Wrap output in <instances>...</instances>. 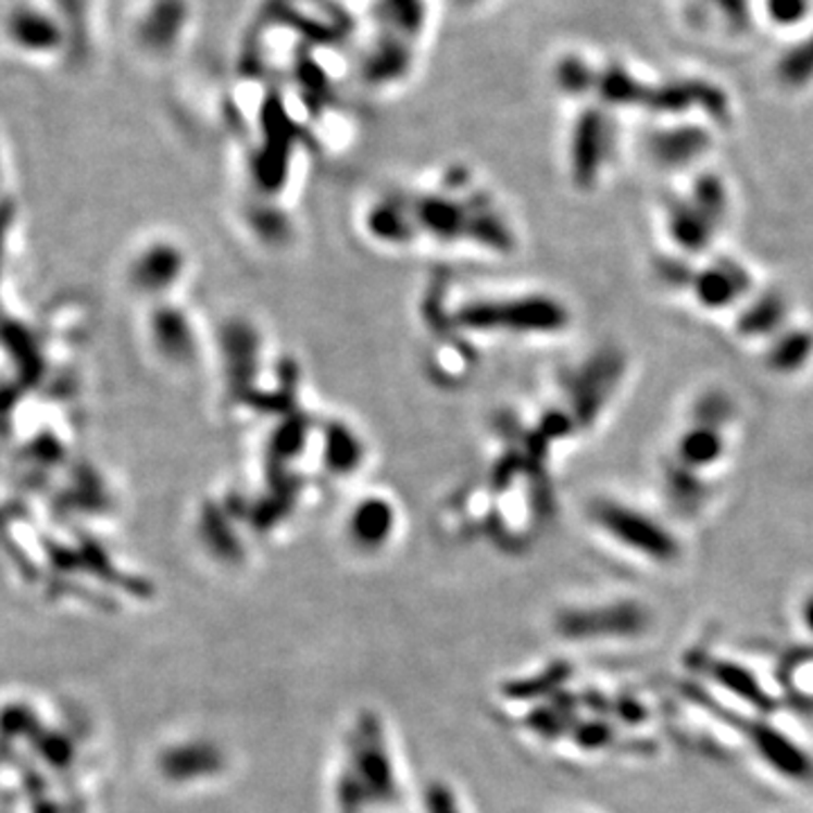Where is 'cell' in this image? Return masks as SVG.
<instances>
[{
  "label": "cell",
  "mask_w": 813,
  "mask_h": 813,
  "mask_svg": "<svg viewBox=\"0 0 813 813\" xmlns=\"http://www.w3.org/2000/svg\"><path fill=\"white\" fill-rule=\"evenodd\" d=\"M5 41L27 60H52L66 46V25L48 0H21L3 23Z\"/></svg>",
  "instance_id": "obj_1"
},
{
  "label": "cell",
  "mask_w": 813,
  "mask_h": 813,
  "mask_svg": "<svg viewBox=\"0 0 813 813\" xmlns=\"http://www.w3.org/2000/svg\"><path fill=\"white\" fill-rule=\"evenodd\" d=\"M811 68H813V41L802 46L798 50V54L793 52L787 62H784V75H789L793 82L798 79H804L806 75H811Z\"/></svg>",
  "instance_id": "obj_2"
},
{
  "label": "cell",
  "mask_w": 813,
  "mask_h": 813,
  "mask_svg": "<svg viewBox=\"0 0 813 813\" xmlns=\"http://www.w3.org/2000/svg\"><path fill=\"white\" fill-rule=\"evenodd\" d=\"M768 10L775 21L793 23L800 21V16L804 14L806 0H768Z\"/></svg>",
  "instance_id": "obj_3"
},
{
  "label": "cell",
  "mask_w": 813,
  "mask_h": 813,
  "mask_svg": "<svg viewBox=\"0 0 813 813\" xmlns=\"http://www.w3.org/2000/svg\"><path fill=\"white\" fill-rule=\"evenodd\" d=\"M800 622H802V626L809 630V635H813V595L802 603V610H800Z\"/></svg>",
  "instance_id": "obj_4"
}]
</instances>
